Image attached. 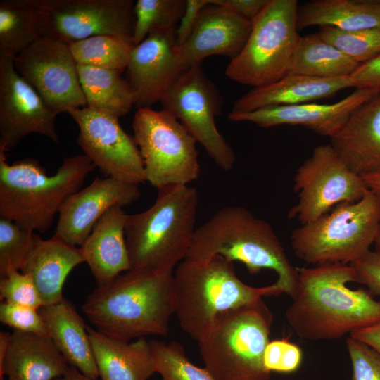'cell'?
Listing matches in <instances>:
<instances>
[{
    "mask_svg": "<svg viewBox=\"0 0 380 380\" xmlns=\"http://www.w3.org/2000/svg\"><path fill=\"white\" fill-rule=\"evenodd\" d=\"M298 281L285 316L299 338L332 340L380 321V301L356 282L350 265L326 263L298 267Z\"/></svg>",
    "mask_w": 380,
    "mask_h": 380,
    "instance_id": "cell-1",
    "label": "cell"
},
{
    "mask_svg": "<svg viewBox=\"0 0 380 380\" xmlns=\"http://www.w3.org/2000/svg\"><path fill=\"white\" fill-rule=\"evenodd\" d=\"M82 310L99 331L127 341L169 333L176 302L173 270H130L88 296Z\"/></svg>",
    "mask_w": 380,
    "mask_h": 380,
    "instance_id": "cell-2",
    "label": "cell"
},
{
    "mask_svg": "<svg viewBox=\"0 0 380 380\" xmlns=\"http://www.w3.org/2000/svg\"><path fill=\"white\" fill-rule=\"evenodd\" d=\"M220 256L243 263L251 274L267 269L277 275L282 293L291 296L298 270L267 221L241 206H227L196 228L186 259L205 260Z\"/></svg>",
    "mask_w": 380,
    "mask_h": 380,
    "instance_id": "cell-3",
    "label": "cell"
},
{
    "mask_svg": "<svg viewBox=\"0 0 380 380\" xmlns=\"http://www.w3.org/2000/svg\"><path fill=\"white\" fill-rule=\"evenodd\" d=\"M0 148V217L32 232H46L65 201L80 190L95 165L85 154L65 158L48 175L38 160L6 162Z\"/></svg>",
    "mask_w": 380,
    "mask_h": 380,
    "instance_id": "cell-4",
    "label": "cell"
},
{
    "mask_svg": "<svg viewBox=\"0 0 380 380\" xmlns=\"http://www.w3.org/2000/svg\"><path fill=\"white\" fill-rule=\"evenodd\" d=\"M174 289L180 327L196 341L223 314L283 293L275 282L262 287L243 283L233 262L220 256L184 259L174 272Z\"/></svg>",
    "mask_w": 380,
    "mask_h": 380,
    "instance_id": "cell-5",
    "label": "cell"
},
{
    "mask_svg": "<svg viewBox=\"0 0 380 380\" xmlns=\"http://www.w3.org/2000/svg\"><path fill=\"white\" fill-rule=\"evenodd\" d=\"M198 204L196 188L172 185L158 189L149 208L127 215L131 270H173L186 259L196 229Z\"/></svg>",
    "mask_w": 380,
    "mask_h": 380,
    "instance_id": "cell-6",
    "label": "cell"
},
{
    "mask_svg": "<svg viewBox=\"0 0 380 380\" xmlns=\"http://www.w3.org/2000/svg\"><path fill=\"white\" fill-rule=\"evenodd\" d=\"M272 320L262 299L216 319L197 341L205 368L215 380H270L264 354Z\"/></svg>",
    "mask_w": 380,
    "mask_h": 380,
    "instance_id": "cell-7",
    "label": "cell"
},
{
    "mask_svg": "<svg viewBox=\"0 0 380 380\" xmlns=\"http://www.w3.org/2000/svg\"><path fill=\"white\" fill-rule=\"evenodd\" d=\"M379 216L380 198L367 189L360 200L340 203L294 229L291 248L297 258L309 264L350 265L370 251Z\"/></svg>",
    "mask_w": 380,
    "mask_h": 380,
    "instance_id": "cell-8",
    "label": "cell"
},
{
    "mask_svg": "<svg viewBox=\"0 0 380 380\" xmlns=\"http://www.w3.org/2000/svg\"><path fill=\"white\" fill-rule=\"evenodd\" d=\"M296 0H269L252 21V30L240 53L225 70L231 80L258 87L275 82L289 71L300 36Z\"/></svg>",
    "mask_w": 380,
    "mask_h": 380,
    "instance_id": "cell-9",
    "label": "cell"
},
{
    "mask_svg": "<svg viewBox=\"0 0 380 380\" xmlns=\"http://www.w3.org/2000/svg\"><path fill=\"white\" fill-rule=\"evenodd\" d=\"M132 129L143 160L146 182L157 190L189 185L198 177V141L168 111L138 108Z\"/></svg>",
    "mask_w": 380,
    "mask_h": 380,
    "instance_id": "cell-10",
    "label": "cell"
},
{
    "mask_svg": "<svg viewBox=\"0 0 380 380\" xmlns=\"http://www.w3.org/2000/svg\"><path fill=\"white\" fill-rule=\"evenodd\" d=\"M298 203L289 212L301 224L312 222L345 202H356L367 187L362 177L352 172L332 146L321 145L298 167L293 178Z\"/></svg>",
    "mask_w": 380,
    "mask_h": 380,
    "instance_id": "cell-11",
    "label": "cell"
},
{
    "mask_svg": "<svg viewBox=\"0 0 380 380\" xmlns=\"http://www.w3.org/2000/svg\"><path fill=\"white\" fill-rule=\"evenodd\" d=\"M160 103L163 109L184 125L219 167L224 171L234 167L235 154L215 125L222 99L201 65L188 68Z\"/></svg>",
    "mask_w": 380,
    "mask_h": 380,
    "instance_id": "cell-12",
    "label": "cell"
},
{
    "mask_svg": "<svg viewBox=\"0 0 380 380\" xmlns=\"http://www.w3.org/2000/svg\"><path fill=\"white\" fill-rule=\"evenodd\" d=\"M42 37L68 44L99 34L131 37V0H37Z\"/></svg>",
    "mask_w": 380,
    "mask_h": 380,
    "instance_id": "cell-13",
    "label": "cell"
},
{
    "mask_svg": "<svg viewBox=\"0 0 380 380\" xmlns=\"http://www.w3.org/2000/svg\"><path fill=\"white\" fill-rule=\"evenodd\" d=\"M13 63L56 115L87 106L68 43L41 37L16 55Z\"/></svg>",
    "mask_w": 380,
    "mask_h": 380,
    "instance_id": "cell-14",
    "label": "cell"
},
{
    "mask_svg": "<svg viewBox=\"0 0 380 380\" xmlns=\"http://www.w3.org/2000/svg\"><path fill=\"white\" fill-rule=\"evenodd\" d=\"M68 114L80 129L78 145L95 167L119 180L138 185L146 182L139 149L117 116L87 106Z\"/></svg>",
    "mask_w": 380,
    "mask_h": 380,
    "instance_id": "cell-15",
    "label": "cell"
},
{
    "mask_svg": "<svg viewBox=\"0 0 380 380\" xmlns=\"http://www.w3.org/2000/svg\"><path fill=\"white\" fill-rule=\"evenodd\" d=\"M57 115L16 71L13 58L0 56V148H15L30 134L58 142Z\"/></svg>",
    "mask_w": 380,
    "mask_h": 380,
    "instance_id": "cell-16",
    "label": "cell"
},
{
    "mask_svg": "<svg viewBox=\"0 0 380 380\" xmlns=\"http://www.w3.org/2000/svg\"><path fill=\"white\" fill-rule=\"evenodd\" d=\"M175 29H159L136 45L127 68L137 108L160 101L187 70L176 46Z\"/></svg>",
    "mask_w": 380,
    "mask_h": 380,
    "instance_id": "cell-17",
    "label": "cell"
},
{
    "mask_svg": "<svg viewBox=\"0 0 380 380\" xmlns=\"http://www.w3.org/2000/svg\"><path fill=\"white\" fill-rule=\"evenodd\" d=\"M140 196L138 184L110 177H96L65 201L58 213L54 236L70 245L81 246L108 209L129 205Z\"/></svg>",
    "mask_w": 380,
    "mask_h": 380,
    "instance_id": "cell-18",
    "label": "cell"
},
{
    "mask_svg": "<svg viewBox=\"0 0 380 380\" xmlns=\"http://www.w3.org/2000/svg\"><path fill=\"white\" fill-rule=\"evenodd\" d=\"M379 93L374 89H356L334 103L272 106L246 113L230 112L228 118L234 122H250L262 128L283 125H302L331 138L357 108Z\"/></svg>",
    "mask_w": 380,
    "mask_h": 380,
    "instance_id": "cell-19",
    "label": "cell"
},
{
    "mask_svg": "<svg viewBox=\"0 0 380 380\" xmlns=\"http://www.w3.org/2000/svg\"><path fill=\"white\" fill-rule=\"evenodd\" d=\"M252 26L251 20L226 7L206 6L187 39L177 48L182 64L186 69L201 65L214 55L234 59L244 47Z\"/></svg>",
    "mask_w": 380,
    "mask_h": 380,
    "instance_id": "cell-20",
    "label": "cell"
},
{
    "mask_svg": "<svg viewBox=\"0 0 380 380\" xmlns=\"http://www.w3.org/2000/svg\"><path fill=\"white\" fill-rule=\"evenodd\" d=\"M331 139V145L356 175L380 171V93L357 108Z\"/></svg>",
    "mask_w": 380,
    "mask_h": 380,
    "instance_id": "cell-21",
    "label": "cell"
},
{
    "mask_svg": "<svg viewBox=\"0 0 380 380\" xmlns=\"http://www.w3.org/2000/svg\"><path fill=\"white\" fill-rule=\"evenodd\" d=\"M127 217L122 207L110 208L80 246L84 262L98 286L106 284L131 270L125 239Z\"/></svg>",
    "mask_w": 380,
    "mask_h": 380,
    "instance_id": "cell-22",
    "label": "cell"
},
{
    "mask_svg": "<svg viewBox=\"0 0 380 380\" xmlns=\"http://www.w3.org/2000/svg\"><path fill=\"white\" fill-rule=\"evenodd\" d=\"M355 87L350 76L319 78L288 74L279 80L254 87L238 99L231 113H241L272 106H291L327 99L338 91Z\"/></svg>",
    "mask_w": 380,
    "mask_h": 380,
    "instance_id": "cell-23",
    "label": "cell"
},
{
    "mask_svg": "<svg viewBox=\"0 0 380 380\" xmlns=\"http://www.w3.org/2000/svg\"><path fill=\"white\" fill-rule=\"evenodd\" d=\"M69 367L49 335L14 329L0 379L6 375L8 380H55Z\"/></svg>",
    "mask_w": 380,
    "mask_h": 380,
    "instance_id": "cell-24",
    "label": "cell"
},
{
    "mask_svg": "<svg viewBox=\"0 0 380 380\" xmlns=\"http://www.w3.org/2000/svg\"><path fill=\"white\" fill-rule=\"evenodd\" d=\"M84 262L80 248L54 235L44 240L37 235L34 246L20 272L33 280L43 302L49 305L61 301L65 281L72 269Z\"/></svg>",
    "mask_w": 380,
    "mask_h": 380,
    "instance_id": "cell-25",
    "label": "cell"
},
{
    "mask_svg": "<svg viewBox=\"0 0 380 380\" xmlns=\"http://www.w3.org/2000/svg\"><path fill=\"white\" fill-rule=\"evenodd\" d=\"M47 334L70 366L97 380L99 373L87 331V326L65 298L39 309Z\"/></svg>",
    "mask_w": 380,
    "mask_h": 380,
    "instance_id": "cell-26",
    "label": "cell"
},
{
    "mask_svg": "<svg viewBox=\"0 0 380 380\" xmlns=\"http://www.w3.org/2000/svg\"><path fill=\"white\" fill-rule=\"evenodd\" d=\"M101 380H148L155 372L148 341L129 342L108 336L87 326Z\"/></svg>",
    "mask_w": 380,
    "mask_h": 380,
    "instance_id": "cell-27",
    "label": "cell"
},
{
    "mask_svg": "<svg viewBox=\"0 0 380 380\" xmlns=\"http://www.w3.org/2000/svg\"><path fill=\"white\" fill-rule=\"evenodd\" d=\"M330 26L344 31L380 28V1L315 0L298 8L297 27Z\"/></svg>",
    "mask_w": 380,
    "mask_h": 380,
    "instance_id": "cell-28",
    "label": "cell"
},
{
    "mask_svg": "<svg viewBox=\"0 0 380 380\" xmlns=\"http://www.w3.org/2000/svg\"><path fill=\"white\" fill-rule=\"evenodd\" d=\"M77 68L87 107L119 118L135 105L132 89L122 72L82 65Z\"/></svg>",
    "mask_w": 380,
    "mask_h": 380,
    "instance_id": "cell-29",
    "label": "cell"
},
{
    "mask_svg": "<svg viewBox=\"0 0 380 380\" xmlns=\"http://www.w3.org/2000/svg\"><path fill=\"white\" fill-rule=\"evenodd\" d=\"M360 65L317 32L300 36L288 74L325 79L344 77L350 76Z\"/></svg>",
    "mask_w": 380,
    "mask_h": 380,
    "instance_id": "cell-30",
    "label": "cell"
},
{
    "mask_svg": "<svg viewBox=\"0 0 380 380\" xmlns=\"http://www.w3.org/2000/svg\"><path fill=\"white\" fill-rule=\"evenodd\" d=\"M41 37L37 0L0 1V56L14 58Z\"/></svg>",
    "mask_w": 380,
    "mask_h": 380,
    "instance_id": "cell-31",
    "label": "cell"
},
{
    "mask_svg": "<svg viewBox=\"0 0 380 380\" xmlns=\"http://www.w3.org/2000/svg\"><path fill=\"white\" fill-rule=\"evenodd\" d=\"M77 65L114 70H127L135 46L131 37L99 34L68 44Z\"/></svg>",
    "mask_w": 380,
    "mask_h": 380,
    "instance_id": "cell-32",
    "label": "cell"
},
{
    "mask_svg": "<svg viewBox=\"0 0 380 380\" xmlns=\"http://www.w3.org/2000/svg\"><path fill=\"white\" fill-rule=\"evenodd\" d=\"M185 4L183 0H138L134 6V44H139L156 30H176Z\"/></svg>",
    "mask_w": 380,
    "mask_h": 380,
    "instance_id": "cell-33",
    "label": "cell"
},
{
    "mask_svg": "<svg viewBox=\"0 0 380 380\" xmlns=\"http://www.w3.org/2000/svg\"><path fill=\"white\" fill-rule=\"evenodd\" d=\"M154 358L156 372L163 380H215L208 371L201 368L186 357L184 347L179 343L148 341Z\"/></svg>",
    "mask_w": 380,
    "mask_h": 380,
    "instance_id": "cell-34",
    "label": "cell"
},
{
    "mask_svg": "<svg viewBox=\"0 0 380 380\" xmlns=\"http://www.w3.org/2000/svg\"><path fill=\"white\" fill-rule=\"evenodd\" d=\"M318 34L359 64L380 55V28L344 31L330 26H322Z\"/></svg>",
    "mask_w": 380,
    "mask_h": 380,
    "instance_id": "cell-35",
    "label": "cell"
},
{
    "mask_svg": "<svg viewBox=\"0 0 380 380\" xmlns=\"http://www.w3.org/2000/svg\"><path fill=\"white\" fill-rule=\"evenodd\" d=\"M37 234L0 217V278L11 269L21 270L35 243Z\"/></svg>",
    "mask_w": 380,
    "mask_h": 380,
    "instance_id": "cell-36",
    "label": "cell"
},
{
    "mask_svg": "<svg viewBox=\"0 0 380 380\" xmlns=\"http://www.w3.org/2000/svg\"><path fill=\"white\" fill-rule=\"evenodd\" d=\"M0 298L8 303L38 310L43 306L39 293L31 277L13 269L0 280Z\"/></svg>",
    "mask_w": 380,
    "mask_h": 380,
    "instance_id": "cell-37",
    "label": "cell"
},
{
    "mask_svg": "<svg viewBox=\"0 0 380 380\" xmlns=\"http://www.w3.org/2000/svg\"><path fill=\"white\" fill-rule=\"evenodd\" d=\"M303 360V352L288 339L270 341L264 354V364L270 372L291 373L296 371Z\"/></svg>",
    "mask_w": 380,
    "mask_h": 380,
    "instance_id": "cell-38",
    "label": "cell"
},
{
    "mask_svg": "<svg viewBox=\"0 0 380 380\" xmlns=\"http://www.w3.org/2000/svg\"><path fill=\"white\" fill-rule=\"evenodd\" d=\"M353 380H380V353L350 336L346 339Z\"/></svg>",
    "mask_w": 380,
    "mask_h": 380,
    "instance_id": "cell-39",
    "label": "cell"
},
{
    "mask_svg": "<svg viewBox=\"0 0 380 380\" xmlns=\"http://www.w3.org/2000/svg\"><path fill=\"white\" fill-rule=\"evenodd\" d=\"M2 324L23 332L48 335L38 309L3 301L0 305Z\"/></svg>",
    "mask_w": 380,
    "mask_h": 380,
    "instance_id": "cell-40",
    "label": "cell"
},
{
    "mask_svg": "<svg viewBox=\"0 0 380 380\" xmlns=\"http://www.w3.org/2000/svg\"><path fill=\"white\" fill-rule=\"evenodd\" d=\"M356 273V282L367 286L372 295L380 296V252L369 251L350 264Z\"/></svg>",
    "mask_w": 380,
    "mask_h": 380,
    "instance_id": "cell-41",
    "label": "cell"
},
{
    "mask_svg": "<svg viewBox=\"0 0 380 380\" xmlns=\"http://www.w3.org/2000/svg\"><path fill=\"white\" fill-rule=\"evenodd\" d=\"M210 0H186L184 13L175 31L176 46H181L190 35L200 13Z\"/></svg>",
    "mask_w": 380,
    "mask_h": 380,
    "instance_id": "cell-42",
    "label": "cell"
},
{
    "mask_svg": "<svg viewBox=\"0 0 380 380\" xmlns=\"http://www.w3.org/2000/svg\"><path fill=\"white\" fill-rule=\"evenodd\" d=\"M350 77L356 89L368 88L380 91V55L360 64Z\"/></svg>",
    "mask_w": 380,
    "mask_h": 380,
    "instance_id": "cell-43",
    "label": "cell"
},
{
    "mask_svg": "<svg viewBox=\"0 0 380 380\" xmlns=\"http://www.w3.org/2000/svg\"><path fill=\"white\" fill-rule=\"evenodd\" d=\"M268 2L269 0H210V4L226 7L251 21Z\"/></svg>",
    "mask_w": 380,
    "mask_h": 380,
    "instance_id": "cell-44",
    "label": "cell"
},
{
    "mask_svg": "<svg viewBox=\"0 0 380 380\" xmlns=\"http://www.w3.org/2000/svg\"><path fill=\"white\" fill-rule=\"evenodd\" d=\"M350 336L368 345L380 353V321L352 332Z\"/></svg>",
    "mask_w": 380,
    "mask_h": 380,
    "instance_id": "cell-45",
    "label": "cell"
},
{
    "mask_svg": "<svg viewBox=\"0 0 380 380\" xmlns=\"http://www.w3.org/2000/svg\"><path fill=\"white\" fill-rule=\"evenodd\" d=\"M362 178L367 189L380 198V171L363 175Z\"/></svg>",
    "mask_w": 380,
    "mask_h": 380,
    "instance_id": "cell-46",
    "label": "cell"
},
{
    "mask_svg": "<svg viewBox=\"0 0 380 380\" xmlns=\"http://www.w3.org/2000/svg\"><path fill=\"white\" fill-rule=\"evenodd\" d=\"M11 340V334L6 331L0 332V367H2L7 355Z\"/></svg>",
    "mask_w": 380,
    "mask_h": 380,
    "instance_id": "cell-47",
    "label": "cell"
},
{
    "mask_svg": "<svg viewBox=\"0 0 380 380\" xmlns=\"http://www.w3.org/2000/svg\"><path fill=\"white\" fill-rule=\"evenodd\" d=\"M55 380H94L92 379L73 366L69 367L66 373Z\"/></svg>",
    "mask_w": 380,
    "mask_h": 380,
    "instance_id": "cell-48",
    "label": "cell"
},
{
    "mask_svg": "<svg viewBox=\"0 0 380 380\" xmlns=\"http://www.w3.org/2000/svg\"><path fill=\"white\" fill-rule=\"evenodd\" d=\"M375 246H376V251L380 252V216H379V227H378V231L376 237L374 241Z\"/></svg>",
    "mask_w": 380,
    "mask_h": 380,
    "instance_id": "cell-49",
    "label": "cell"
}]
</instances>
